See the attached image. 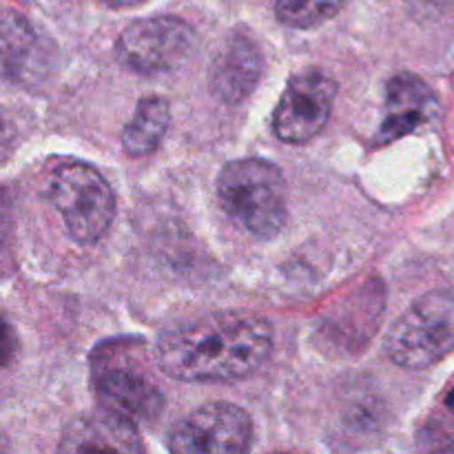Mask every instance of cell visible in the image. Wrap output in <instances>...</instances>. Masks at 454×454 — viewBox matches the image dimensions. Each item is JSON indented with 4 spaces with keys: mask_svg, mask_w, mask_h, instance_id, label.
Here are the masks:
<instances>
[{
    "mask_svg": "<svg viewBox=\"0 0 454 454\" xmlns=\"http://www.w3.org/2000/svg\"><path fill=\"white\" fill-rule=\"evenodd\" d=\"M49 198L65 229L78 244H96L115 217V195L98 168L84 162L62 164L49 182Z\"/></svg>",
    "mask_w": 454,
    "mask_h": 454,
    "instance_id": "4",
    "label": "cell"
},
{
    "mask_svg": "<svg viewBox=\"0 0 454 454\" xmlns=\"http://www.w3.org/2000/svg\"><path fill=\"white\" fill-rule=\"evenodd\" d=\"M454 348V291H430L390 326L386 353L397 366L424 371Z\"/></svg>",
    "mask_w": 454,
    "mask_h": 454,
    "instance_id": "3",
    "label": "cell"
},
{
    "mask_svg": "<svg viewBox=\"0 0 454 454\" xmlns=\"http://www.w3.org/2000/svg\"><path fill=\"white\" fill-rule=\"evenodd\" d=\"M96 393L109 411L129 419H153L162 411V393L149 377L129 366H111L96 375Z\"/></svg>",
    "mask_w": 454,
    "mask_h": 454,
    "instance_id": "11",
    "label": "cell"
},
{
    "mask_svg": "<svg viewBox=\"0 0 454 454\" xmlns=\"http://www.w3.org/2000/svg\"><path fill=\"white\" fill-rule=\"evenodd\" d=\"M344 0H275V16L282 25L310 29L331 20Z\"/></svg>",
    "mask_w": 454,
    "mask_h": 454,
    "instance_id": "14",
    "label": "cell"
},
{
    "mask_svg": "<svg viewBox=\"0 0 454 454\" xmlns=\"http://www.w3.org/2000/svg\"><path fill=\"white\" fill-rule=\"evenodd\" d=\"M62 452H140L136 421L115 411H100L80 417L67 428L60 442Z\"/></svg>",
    "mask_w": 454,
    "mask_h": 454,
    "instance_id": "10",
    "label": "cell"
},
{
    "mask_svg": "<svg viewBox=\"0 0 454 454\" xmlns=\"http://www.w3.org/2000/svg\"><path fill=\"white\" fill-rule=\"evenodd\" d=\"M446 406L450 408V411L454 412V388L450 390V393H448V397H446Z\"/></svg>",
    "mask_w": 454,
    "mask_h": 454,
    "instance_id": "16",
    "label": "cell"
},
{
    "mask_svg": "<svg viewBox=\"0 0 454 454\" xmlns=\"http://www.w3.org/2000/svg\"><path fill=\"white\" fill-rule=\"evenodd\" d=\"M198 49L193 27L176 16L131 22L115 40V58L124 69L142 75L167 74L186 65Z\"/></svg>",
    "mask_w": 454,
    "mask_h": 454,
    "instance_id": "5",
    "label": "cell"
},
{
    "mask_svg": "<svg viewBox=\"0 0 454 454\" xmlns=\"http://www.w3.org/2000/svg\"><path fill=\"white\" fill-rule=\"evenodd\" d=\"M100 3L109 4V7H133V4H140L145 0H100Z\"/></svg>",
    "mask_w": 454,
    "mask_h": 454,
    "instance_id": "15",
    "label": "cell"
},
{
    "mask_svg": "<svg viewBox=\"0 0 454 454\" xmlns=\"http://www.w3.org/2000/svg\"><path fill=\"white\" fill-rule=\"evenodd\" d=\"M251 446V417L224 402L204 403L168 433V450L180 454H238Z\"/></svg>",
    "mask_w": 454,
    "mask_h": 454,
    "instance_id": "7",
    "label": "cell"
},
{
    "mask_svg": "<svg viewBox=\"0 0 454 454\" xmlns=\"http://www.w3.org/2000/svg\"><path fill=\"white\" fill-rule=\"evenodd\" d=\"M171 122V106L164 98H142L122 131V146L131 158H146L160 146Z\"/></svg>",
    "mask_w": 454,
    "mask_h": 454,
    "instance_id": "13",
    "label": "cell"
},
{
    "mask_svg": "<svg viewBox=\"0 0 454 454\" xmlns=\"http://www.w3.org/2000/svg\"><path fill=\"white\" fill-rule=\"evenodd\" d=\"M273 350V328L247 313H211L173 324L155 344L160 371L177 381H233L255 372Z\"/></svg>",
    "mask_w": 454,
    "mask_h": 454,
    "instance_id": "1",
    "label": "cell"
},
{
    "mask_svg": "<svg viewBox=\"0 0 454 454\" xmlns=\"http://www.w3.org/2000/svg\"><path fill=\"white\" fill-rule=\"evenodd\" d=\"M4 75L9 80H35L49 69V47H40L38 34L16 13H4Z\"/></svg>",
    "mask_w": 454,
    "mask_h": 454,
    "instance_id": "12",
    "label": "cell"
},
{
    "mask_svg": "<svg viewBox=\"0 0 454 454\" xmlns=\"http://www.w3.org/2000/svg\"><path fill=\"white\" fill-rule=\"evenodd\" d=\"M439 102L433 89L417 74L402 71L386 84L384 120L380 127V142H393L417 131L421 124L437 115Z\"/></svg>",
    "mask_w": 454,
    "mask_h": 454,
    "instance_id": "8",
    "label": "cell"
},
{
    "mask_svg": "<svg viewBox=\"0 0 454 454\" xmlns=\"http://www.w3.org/2000/svg\"><path fill=\"white\" fill-rule=\"evenodd\" d=\"M217 202L238 226L255 238H275L286 226V182L273 162L242 158L217 176Z\"/></svg>",
    "mask_w": 454,
    "mask_h": 454,
    "instance_id": "2",
    "label": "cell"
},
{
    "mask_svg": "<svg viewBox=\"0 0 454 454\" xmlns=\"http://www.w3.org/2000/svg\"><path fill=\"white\" fill-rule=\"evenodd\" d=\"M262 69L264 60L257 44L244 34L229 35L211 62V91L220 100L238 105L251 96Z\"/></svg>",
    "mask_w": 454,
    "mask_h": 454,
    "instance_id": "9",
    "label": "cell"
},
{
    "mask_svg": "<svg viewBox=\"0 0 454 454\" xmlns=\"http://www.w3.org/2000/svg\"><path fill=\"white\" fill-rule=\"evenodd\" d=\"M337 82L322 69H304L288 80L273 114V133L286 145L319 136L335 106Z\"/></svg>",
    "mask_w": 454,
    "mask_h": 454,
    "instance_id": "6",
    "label": "cell"
}]
</instances>
